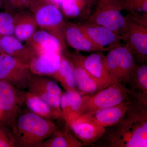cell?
Wrapping results in <instances>:
<instances>
[{"label": "cell", "instance_id": "cell-1", "mask_svg": "<svg viewBox=\"0 0 147 147\" xmlns=\"http://www.w3.org/2000/svg\"><path fill=\"white\" fill-rule=\"evenodd\" d=\"M134 96L123 117L103 135L106 146L147 147V99Z\"/></svg>", "mask_w": 147, "mask_h": 147}, {"label": "cell", "instance_id": "cell-2", "mask_svg": "<svg viewBox=\"0 0 147 147\" xmlns=\"http://www.w3.org/2000/svg\"><path fill=\"white\" fill-rule=\"evenodd\" d=\"M11 129L16 147H38L58 129L53 121L30 111L20 114Z\"/></svg>", "mask_w": 147, "mask_h": 147}, {"label": "cell", "instance_id": "cell-3", "mask_svg": "<svg viewBox=\"0 0 147 147\" xmlns=\"http://www.w3.org/2000/svg\"><path fill=\"white\" fill-rule=\"evenodd\" d=\"M29 10L33 14L38 27L55 36L60 43L63 52L67 51L66 22L57 6L48 0H36Z\"/></svg>", "mask_w": 147, "mask_h": 147}, {"label": "cell", "instance_id": "cell-4", "mask_svg": "<svg viewBox=\"0 0 147 147\" xmlns=\"http://www.w3.org/2000/svg\"><path fill=\"white\" fill-rule=\"evenodd\" d=\"M131 95L130 91L125 84L119 82L93 94L82 95V103L76 120L98 110L119 104Z\"/></svg>", "mask_w": 147, "mask_h": 147}, {"label": "cell", "instance_id": "cell-5", "mask_svg": "<svg viewBox=\"0 0 147 147\" xmlns=\"http://www.w3.org/2000/svg\"><path fill=\"white\" fill-rule=\"evenodd\" d=\"M122 40L134 60L145 63L147 60V14L135 16L128 13L121 33Z\"/></svg>", "mask_w": 147, "mask_h": 147}, {"label": "cell", "instance_id": "cell-6", "mask_svg": "<svg viewBox=\"0 0 147 147\" xmlns=\"http://www.w3.org/2000/svg\"><path fill=\"white\" fill-rule=\"evenodd\" d=\"M108 52L105 63L111 76L116 82L127 84L137 65L133 55L122 44Z\"/></svg>", "mask_w": 147, "mask_h": 147}, {"label": "cell", "instance_id": "cell-7", "mask_svg": "<svg viewBox=\"0 0 147 147\" xmlns=\"http://www.w3.org/2000/svg\"><path fill=\"white\" fill-rule=\"evenodd\" d=\"M63 54L68 60L81 66L93 78L104 86L108 87L117 82L109 72L105 63V56L101 52L84 56L79 51L70 53L67 50Z\"/></svg>", "mask_w": 147, "mask_h": 147}, {"label": "cell", "instance_id": "cell-8", "mask_svg": "<svg viewBox=\"0 0 147 147\" xmlns=\"http://www.w3.org/2000/svg\"><path fill=\"white\" fill-rule=\"evenodd\" d=\"M95 10L88 22L105 27L121 34L125 23V17L118 0H96Z\"/></svg>", "mask_w": 147, "mask_h": 147}, {"label": "cell", "instance_id": "cell-9", "mask_svg": "<svg viewBox=\"0 0 147 147\" xmlns=\"http://www.w3.org/2000/svg\"><path fill=\"white\" fill-rule=\"evenodd\" d=\"M23 90L0 80V121L12 128L24 104Z\"/></svg>", "mask_w": 147, "mask_h": 147}, {"label": "cell", "instance_id": "cell-10", "mask_svg": "<svg viewBox=\"0 0 147 147\" xmlns=\"http://www.w3.org/2000/svg\"><path fill=\"white\" fill-rule=\"evenodd\" d=\"M31 75L28 65L5 53L0 54V80L18 90H25Z\"/></svg>", "mask_w": 147, "mask_h": 147}, {"label": "cell", "instance_id": "cell-11", "mask_svg": "<svg viewBox=\"0 0 147 147\" xmlns=\"http://www.w3.org/2000/svg\"><path fill=\"white\" fill-rule=\"evenodd\" d=\"M26 90L62 113L60 108L62 92L54 79L48 76L32 74Z\"/></svg>", "mask_w": 147, "mask_h": 147}, {"label": "cell", "instance_id": "cell-12", "mask_svg": "<svg viewBox=\"0 0 147 147\" xmlns=\"http://www.w3.org/2000/svg\"><path fill=\"white\" fill-rule=\"evenodd\" d=\"M134 97L131 94L130 97L119 104L98 110L77 119L90 122L104 127L113 126L123 117L133 102Z\"/></svg>", "mask_w": 147, "mask_h": 147}, {"label": "cell", "instance_id": "cell-13", "mask_svg": "<svg viewBox=\"0 0 147 147\" xmlns=\"http://www.w3.org/2000/svg\"><path fill=\"white\" fill-rule=\"evenodd\" d=\"M79 24L91 40L99 47L109 51L122 44V37L119 34L87 21Z\"/></svg>", "mask_w": 147, "mask_h": 147}, {"label": "cell", "instance_id": "cell-14", "mask_svg": "<svg viewBox=\"0 0 147 147\" xmlns=\"http://www.w3.org/2000/svg\"><path fill=\"white\" fill-rule=\"evenodd\" d=\"M65 36L67 44L76 51L87 52L108 51L107 49L95 44L79 24L66 22Z\"/></svg>", "mask_w": 147, "mask_h": 147}, {"label": "cell", "instance_id": "cell-15", "mask_svg": "<svg viewBox=\"0 0 147 147\" xmlns=\"http://www.w3.org/2000/svg\"><path fill=\"white\" fill-rule=\"evenodd\" d=\"M24 44L36 55L47 53H63V50L59 40L49 33L41 29L37 30Z\"/></svg>", "mask_w": 147, "mask_h": 147}, {"label": "cell", "instance_id": "cell-16", "mask_svg": "<svg viewBox=\"0 0 147 147\" xmlns=\"http://www.w3.org/2000/svg\"><path fill=\"white\" fill-rule=\"evenodd\" d=\"M62 54L52 53L36 55L28 64L31 73L51 77L59 68Z\"/></svg>", "mask_w": 147, "mask_h": 147}, {"label": "cell", "instance_id": "cell-17", "mask_svg": "<svg viewBox=\"0 0 147 147\" xmlns=\"http://www.w3.org/2000/svg\"><path fill=\"white\" fill-rule=\"evenodd\" d=\"M75 136L83 144H91L105 134V127L87 121L76 119L68 125Z\"/></svg>", "mask_w": 147, "mask_h": 147}, {"label": "cell", "instance_id": "cell-18", "mask_svg": "<svg viewBox=\"0 0 147 147\" xmlns=\"http://www.w3.org/2000/svg\"><path fill=\"white\" fill-rule=\"evenodd\" d=\"M14 20L13 34L21 42L28 40L37 30L33 14L28 9H23L13 14Z\"/></svg>", "mask_w": 147, "mask_h": 147}, {"label": "cell", "instance_id": "cell-19", "mask_svg": "<svg viewBox=\"0 0 147 147\" xmlns=\"http://www.w3.org/2000/svg\"><path fill=\"white\" fill-rule=\"evenodd\" d=\"M0 46L4 53L28 65L36 55L13 35L0 36Z\"/></svg>", "mask_w": 147, "mask_h": 147}, {"label": "cell", "instance_id": "cell-20", "mask_svg": "<svg viewBox=\"0 0 147 147\" xmlns=\"http://www.w3.org/2000/svg\"><path fill=\"white\" fill-rule=\"evenodd\" d=\"M23 94L24 103L32 113L53 121L62 116L61 113L34 95L25 90Z\"/></svg>", "mask_w": 147, "mask_h": 147}, {"label": "cell", "instance_id": "cell-21", "mask_svg": "<svg viewBox=\"0 0 147 147\" xmlns=\"http://www.w3.org/2000/svg\"><path fill=\"white\" fill-rule=\"evenodd\" d=\"M68 60L74 71L77 91L82 95L93 94L106 88L93 78L81 66Z\"/></svg>", "mask_w": 147, "mask_h": 147}, {"label": "cell", "instance_id": "cell-22", "mask_svg": "<svg viewBox=\"0 0 147 147\" xmlns=\"http://www.w3.org/2000/svg\"><path fill=\"white\" fill-rule=\"evenodd\" d=\"M82 101V95L78 91L62 92L60 108L62 116L67 125L77 118Z\"/></svg>", "mask_w": 147, "mask_h": 147}, {"label": "cell", "instance_id": "cell-23", "mask_svg": "<svg viewBox=\"0 0 147 147\" xmlns=\"http://www.w3.org/2000/svg\"><path fill=\"white\" fill-rule=\"evenodd\" d=\"M84 144L74 134L67 124L63 131H55L38 147H82Z\"/></svg>", "mask_w": 147, "mask_h": 147}, {"label": "cell", "instance_id": "cell-24", "mask_svg": "<svg viewBox=\"0 0 147 147\" xmlns=\"http://www.w3.org/2000/svg\"><path fill=\"white\" fill-rule=\"evenodd\" d=\"M50 77L59 82L66 91H77L73 67L63 53L59 68Z\"/></svg>", "mask_w": 147, "mask_h": 147}, {"label": "cell", "instance_id": "cell-25", "mask_svg": "<svg viewBox=\"0 0 147 147\" xmlns=\"http://www.w3.org/2000/svg\"><path fill=\"white\" fill-rule=\"evenodd\" d=\"M131 94L147 99V65L143 63L136 65L127 83Z\"/></svg>", "mask_w": 147, "mask_h": 147}, {"label": "cell", "instance_id": "cell-26", "mask_svg": "<svg viewBox=\"0 0 147 147\" xmlns=\"http://www.w3.org/2000/svg\"><path fill=\"white\" fill-rule=\"evenodd\" d=\"M122 10L135 16L147 14V0H118Z\"/></svg>", "mask_w": 147, "mask_h": 147}, {"label": "cell", "instance_id": "cell-27", "mask_svg": "<svg viewBox=\"0 0 147 147\" xmlns=\"http://www.w3.org/2000/svg\"><path fill=\"white\" fill-rule=\"evenodd\" d=\"M14 20L13 15L0 11V36L13 35Z\"/></svg>", "mask_w": 147, "mask_h": 147}, {"label": "cell", "instance_id": "cell-28", "mask_svg": "<svg viewBox=\"0 0 147 147\" xmlns=\"http://www.w3.org/2000/svg\"><path fill=\"white\" fill-rule=\"evenodd\" d=\"M0 147H16L15 139L10 127L0 121Z\"/></svg>", "mask_w": 147, "mask_h": 147}, {"label": "cell", "instance_id": "cell-29", "mask_svg": "<svg viewBox=\"0 0 147 147\" xmlns=\"http://www.w3.org/2000/svg\"><path fill=\"white\" fill-rule=\"evenodd\" d=\"M4 8L5 12L13 14L22 10L21 0H3Z\"/></svg>", "mask_w": 147, "mask_h": 147}, {"label": "cell", "instance_id": "cell-30", "mask_svg": "<svg viewBox=\"0 0 147 147\" xmlns=\"http://www.w3.org/2000/svg\"><path fill=\"white\" fill-rule=\"evenodd\" d=\"M82 1L89 7H91L92 5L96 2V0H82Z\"/></svg>", "mask_w": 147, "mask_h": 147}, {"label": "cell", "instance_id": "cell-31", "mask_svg": "<svg viewBox=\"0 0 147 147\" xmlns=\"http://www.w3.org/2000/svg\"><path fill=\"white\" fill-rule=\"evenodd\" d=\"M4 7L3 0H0V9Z\"/></svg>", "mask_w": 147, "mask_h": 147}, {"label": "cell", "instance_id": "cell-32", "mask_svg": "<svg viewBox=\"0 0 147 147\" xmlns=\"http://www.w3.org/2000/svg\"><path fill=\"white\" fill-rule=\"evenodd\" d=\"M3 53L4 52H3L2 49H1V46H0V54H1Z\"/></svg>", "mask_w": 147, "mask_h": 147}]
</instances>
